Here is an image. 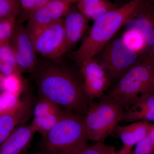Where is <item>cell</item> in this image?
Instances as JSON below:
<instances>
[{
	"mask_svg": "<svg viewBox=\"0 0 154 154\" xmlns=\"http://www.w3.org/2000/svg\"><path fill=\"white\" fill-rule=\"evenodd\" d=\"M38 92L41 97L65 110L84 116L90 105L83 85L68 69L59 64L46 65L38 72Z\"/></svg>",
	"mask_w": 154,
	"mask_h": 154,
	"instance_id": "6da1fadb",
	"label": "cell"
},
{
	"mask_svg": "<svg viewBox=\"0 0 154 154\" xmlns=\"http://www.w3.org/2000/svg\"><path fill=\"white\" fill-rule=\"evenodd\" d=\"M146 3L144 0H132L94 21L79 47L72 53V58L80 66L86 60L95 57Z\"/></svg>",
	"mask_w": 154,
	"mask_h": 154,
	"instance_id": "7a4b0ae2",
	"label": "cell"
},
{
	"mask_svg": "<svg viewBox=\"0 0 154 154\" xmlns=\"http://www.w3.org/2000/svg\"><path fill=\"white\" fill-rule=\"evenodd\" d=\"M154 94V63L142 58L119 80L102 98L116 102L126 110L142 97Z\"/></svg>",
	"mask_w": 154,
	"mask_h": 154,
	"instance_id": "3957f363",
	"label": "cell"
},
{
	"mask_svg": "<svg viewBox=\"0 0 154 154\" xmlns=\"http://www.w3.org/2000/svg\"><path fill=\"white\" fill-rule=\"evenodd\" d=\"M43 138L45 148L49 154H71L88 145L89 139L83 116L64 110Z\"/></svg>",
	"mask_w": 154,
	"mask_h": 154,
	"instance_id": "277c9868",
	"label": "cell"
},
{
	"mask_svg": "<svg viewBox=\"0 0 154 154\" xmlns=\"http://www.w3.org/2000/svg\"><path fill=\"white\" fill-rule=\"evenodd\" d=\"M124 109L113 101L102 98L98 103L90 104L84 117L89 140L102 142L121 121Z\"/></svg>",
	"mask_w": 154,
	"mask_h": 154,
	"instance_id": "5b68a950",
	"label": "cell"
},
{
	"mask_svg": "<svg viewBox=\"0 0 154 154\" xmlns=\"http://www.w3.org/2000/svg\"><path fill=\"white\" fill-rule=\"evenodd\" d=\"M94 58L104 67L110 79L119 80L143 57L128 47L121 36H114Z\"/></svg>",
	"mask_w": 154,
	"mask_h": 154,
	"instance_id": "8992f818",
	"label": "cell"
},
{
	"mask_svg": "<svg viewBox=\"0 0 154 154\" xmlns=\"http://www.w3.org/2000/svg\"><path fill=\"white\" fill-rule=\"evenodd\" d=\"M36 52L52 60L62 56L64 40V19L53 22L29 34Z\"/></svg>",
	"mask_w": 154,
	"mask_h": 154,
	"instance_id": "52a82bcc",
	"label": "cell"
},
{
	"mask_svg": "<svg viewBox=\"0 0 154 154\" xmlns=\"http://www.w3.org/2000/svg\"><path fill=\"white\" fill-rule=\"evenodd\" d=\"M80 67L83 89L88 99L102 97L110 85V79L104 67L95 58L86 60Z\"/></svg>",
	"mask_w": 154,
	"mask_h": 154,
	"instance_id": "ba28073f",
	"label": "cell"
},
{
	"mask_svg": "<svg viewBox=\"0 0 154 154\" xmlns=\"http://www.w3.org/2000/svg\"><path fill=\"white\" fill-rule=\"evenodd\" d=\"M11 41L16 63L21 73L34 71L37 65L36 52L26 28L20 24L16 25Z\"/></svg>",
	"mask_w": 154,
	"mask_h": 154,
	"instance_id": "9c48e42d",
	"label": "cell"
},
{
	"mask_svg": "<svg viewBox=\"0 0 154 154\" xmlns=\"http://www.w3.org/2000/svg\"><path fill=\"white\" fill-rule=\"evenodd\" d=\"M64 40L62 56L73 48L82 38L88 28L90 19L78 11L70 10L65 17Z\"/></svg>",
	"mask_w": 154,
	"mask_h": 154,
	"instance_id": "30bf717a",
	"label": "cell"
},
{
	"mask_svg": "<svg viewBox=\"0 0 154 154\" xmlns=\"http://www.w3.org/2000/svg\"><path fill=\"white\" fill-rule=\"evenodd\" d=\"M146 2L125 24V30H136L144 36L150 51L154 43V9Z\"/></svg>",
	"mask_w": 154,
	"mask_h": 154,
	"instance_id": "8fae6325",
	"label": "cell"
},
{
	"mask_svg": "<svg viewBox=\"0 0 154 154\" xmlns=\"http://www.w3.org/2000/svg\"><path fill=\"white\" fill-rule=\"evenodd\" d=\"M30 99L21 100L17 107L0 115V146L30 114Z\"/></svg>",
	"mask_w": 154,
	"mask_h": 154,
	"instance_id": "7c38bea8",
	"label": "cell"
},
{
	"mask_svg": "<svg viewBox=\"0 0 154 154\" xmlns=\"http://www.w3.org/2000/svg\"><path fill=\"white\" fill-rule=\"evenodd\" d=\"M36 132L31 124L17 127L0 146V154H24Z\"/></svg>",
	"mask_w": 154,
	"mask_h": 154,
	"instance_id": "4fadbf2b",
	"label": "cell"
},
{
	"mask_svg": "<svg viewBox=\"0 0 154 154\" xmlns=\"http://www.w3.org/2000/svg\"><path fill=\"white\" fill-rule=\"evenodd\" d=\"M153 124L147 121H138L122 125H117L113 133L122 142L123 145L133 147L150 131Z\"/></svg>",
	"mask_w": 154,
	"mask_h": 154,
	"instance_id": "5bb4252c",
	"label": "cell"
},
{
	"mask_svg": "<svg viewBox=\"0 0 154 154\" xmlns=\"http://www.w3.org/2000/svg\"><path fill=\"white\" fill-rule=\"evenodd\" d=\"M138 121L154 122V94L138 99L124 110L121 122L131 123Z\"/></svg>",
	"mask_w": 154,
	"mask_h": 154,
	"instance_id": "9a60e30c",
	"label": "cell"
},
{
	"mask_svg": "<svg viewBox=\"0 0 154 154\" xmlns=\"http://www.w3.org/2000/svg\"><path fill=\"white\" fill-rule=\"evenodd\" d=\"M77 5L80 13L94 21L119 8L109 0H79Z\"/></svg>",
	"mask_w": 154,
	"mask_h": 154,
	"instance_id": "2e32d148",
	"label": "cell"
},
{
	"mask_svg": "<svg viewBox=\"0 0 154 154\" xmlns=\"http://www.w3.org/2000/svg\"><path fill=\"white\" fill-rule=\"evenodd\" d=\"M127 46L141 57L146 56L150 51L147 42L144 36L137 30H125L121 36Z\"/></svg>",
	"mask_w": 154,
	"mask_h": 154,
	"instance_id": "e0dca14e",
	"label": "cell"
},
{
	"mask_svg": "<svg viewBox=\"0 0 154 154\" xmlns=\"http://www.w3.org/2000/svg\"><path fill=\"white\" fill-rule=\"evenodd\" d=\"M63 111L60 108L42 118H33L30 124L36 132L39 133L44 137L59 120Z\"/></svg>",
	"mask_w": 154,
	"mask_h": 154,
	"instance_id": "ac0fdd59",
	"label": "cell"
},
{
	"mask_svg": "<svg viewBox=\"0 0 154 154\" xmlns=\"http://www.w3.org/2000/svg\"><path fill=\"white\" fill-rule=\"evenodd\" d=\"M23 88V82L20 74L8 76L0 75V92H9L20 96Z\"/></svg>",
	"mask_w": 154,
	"mask_h": 154,
	"instance_id": "d6986e66",
	"label": "cell"
},
{
	"mask_svg": "<svg viewBox=\"0 0 154 154\" xmlns=\"http://www.w3.org/2000/svg\"><path fill=\"white\" fill-rule=\"evenodd\" d=\"M15 18L10 17L0 20V46L11 42L17 25Z\"/></svg>",
	"mask_w": 154,
	"mask_h": 154,
	"instance_id": "ffe728a7",
	"label": "cell"
},
{
	"mask_svg": "<svg viewBox=\"0 0 154 154\" xmlns=\"http://www.w3.org/2000/svg\"><path fill=\"white\" fill-rule=\"evenodd\" d=\"M131 154H154V124L148 134L135 146Z\"/></svg>",
	"mask_w": 154,
	"mask_h": 154,
	"instance_id": "44dd1931",
	"label": "cell"
},
{
	"mask_svg": "<svg viewBox=\"0 0 154 154\" xmlns=\"http://www.w3.org/2000/svg\"><path fill=\"white\" fill-rule=\"evenodd\" d=\"M60 108L49 100L41 96L33 109V118H42Z\"/></svg>",
	"mask_w": 154,
	"mask_h": 154,
	"instance_id": "7402d4cb",
	"label": "cell"
},
{
	"mask_svg": "<svg viewBox=\"0 0 154 154\" xmlns=\"http://www.w3.org/2000/svg\"><path fill=\"white\" fill-rule=\"evenodd\" d=\"M114 151L115 148L113 146L99 142L93 145L85 146L71 154H111Z\"/></svg>",
	"mask_w": 154,
	"mask_h": 154,
	"instance_id": "603a6c76",
	"label": "cell"
},
{
	"mask_svg": "<svg viewBox=\"0 0 154 154\" xmlns=\"http://www.w3.org/2000/svg\"><path fill=\"white\" fill-rule=\"evenodd\" d=\"M19 95L7 92H0V115L15 108L21 102Z\"/></svg>",
	"mask_w": 154,
	"mask_h": 154,
	"instance_id": "cb8c5ba5",
	"label": "cell"
},
{
	"mask_svg": "<svg viewBox=\"0 0 154 154\" xmlns=\"http://www.w3.org/2000/svg\"><path fill=\"white\" fill-rule=\"evenodd\" d=\"M20 6L18 0H0V18L16 17L20 11Z\"/></svg>",
	"mask_w": 154,
	"mask_h": 154,
	"instance_id": "d4e9b609",
	"label": "cell"
},
{
	"mask_svg": "<svg viewBox=\"0 0 154 154\" xmlns=\"http://www.w3.org/2000/svg\"><path fill=\"white\" fill-rule=\"evenodd\" d=\"M0 61L2 63L10 64L17 67L14 49L10 42L0 46Z\"/></svg>",
	"mask_w": 154,
	"mask_h": 154,
	"instance_id": "484cf974",
	"label": "cell"
},
{
	"mask_svg": "<svg viewBox=\"0 0 154 154\" xmlns=\"http://www.w3.org/2000/svg\"><path fill=\"white\" fill-rule=\"evenodd\" d=\"M18 73L21 74V72L17 66L8 63H2L0 69V75L3 76Z\"/></svg>",
	"mask_w": 154,
	"mask_h": 154,
	"instance_id": "4316f807",
	"label": "cell"
},
{
	"mask_svg": "<svg viewBox=\"0 0 154 154\" xmlns=\"http://www.w3.org/2000/svg\"><path fill=\"white\" fill-rule=\"evenodd\" d=\"M20 5L25 11L30 13L38 8V0H19Z\"/></svg>",
	"mask_w": 154,
	"mask_h": 154,
	"instance_id": "83f0119b",
	"label": "cell"
},
{
	"mask_svg": "<svg viewBox=\"0 0 154 154\" xmlns=\"http://www.w3.org/2000/svg\"><path fill=\"white\" fill-rule=\"evenodd\" d=\"M133 148L123 145V146L118 151H116L114 154H131Z\"/></svg>",
	"mask_w": 154,
	"mask_h": 154,
	"instance_id": "f1b7e54d",
	"label": "cell"
},
{
	"mask_svg": "<svg viewBox=\"0 0 154 154\" xmlns=\"http://www.w3.org/2000/svg\"><path fill=\"white\" fill-rule=\"evenodd\" d=\"M146 57L149 60H150L154 63V43L151 48L150 51L149 52V54L146 56Z\"/></svg>",
	"mask_w": 154,
	"mask_h": 154,
	"instance_id": "f546056e",
	"label": "cell"
},
{
	"mask_svg": "<svg viewBox=\"0 0 154 154\" xmlns=\"http://www.w3.org/2000/svg\"><path fill=\"white\" fill-rule=\"evenodd\" d=\"M61 1L66 2L69 3V4L72 5V4H74V3H77L79 0H61Z\"/></svg>",
	"mask_w": 154,
	"mask_h": 154,
	"instance_id": "4dcf8cb0",
	"label": "cell"
},
{
	"mask_svg": "<svg viewBox=\"0 0 154 154\" xmlns=\"http://www.w3.org/2000/svg\"><path fill=\"white\" fill-rule=\"evenodd\" d=\"M146 2L148 3L149 4H152L154 3V0H144Z\"/></svg>",
	"mask_w": 154,
	"mask_h": 154,
	"instance_id": "1f68e13d",
	"label": "cell"
},
{
	"mask_svg": "<svg viewBox=\"0 0 154 154\" xmlns=\"http://www.w3.org/2000/svg\"><path fill=\"white\" fill-rule=\"evenodd\" d=\"M2 63L1 62V61H0V69H1V66H2Z\"/></svg>",
	"mask_w": 154,
	"mask_h": 154,
	"instance_id": "d6a6232c",
	"label": "cell"
},
{
	"mask_svg": "<svg viewBox=\"0 0 154 154\" xmlns=\"http://www.w3.org/2000/svg\"><path fill=\"white\" fill-rule=\"evenodd\" d=\"M115 151H114V152H113V153H112V154H114V153H115Z\"/></svg>",
	"mask_w": 154,
	"mask_h": 154,
	"instance_id": "836d02e7",
	"label": "cell"
},
{
	"mask_svg": "<svg viewBox=\"0 0 154 154\" xmlns=\"http://www.w3.org/2000/svg\"><path fill=\"white\" fill-rule=\"evenodd\" d=\"M42 154L37 153V154Z\"/></svg>",
	"mask_w": 154,
	"mask_h": 154,
	"instance_id": "e575fe53",
	"label": "cell"
},
{
	"mask_svg": "<svg viewBox=\"0 0 154 154\" xmlns=\"http://www.w3.org/2000/svg\"><path fill=\"white\" fill-rule=\"evenodd\" d=\"M1 19V18H0V20H1V19Z\"/></svg>",
	"mask_w": 154,
	"mask_h": 154,
	"instance_id": "d590c367",
	"label": "cell"
}]
</instances>
